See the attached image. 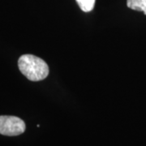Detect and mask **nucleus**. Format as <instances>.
Here are the masks:
<instances>
[{"mask_svg": "<svg viewBox=\"0 0 146 146\" xmlns=\"http://www.w3.org/2000/svg\"><path fill=\"white\" fill-rule=\"evenodd\" d=\"M80 8L84 12H89L94 9L96 0H76Z\"/></svg>", "mask_w": 146, "mask_h": 146, "instance_id": "20e7f679", "label": "nucleus"}, {"mask_svg": "<svg viewBox=\"0 0 146 146\" xmlns=\"http://www.w3.org/2000/svg\"><path fill=\"white\" fill-rule=\"evenodd\" d=\"M127 6L132 10L143 11L146 15V0H127Z\"/></svg>", "mask_w": 146, "mask_h": 146, "instance_id": "7ed1b4c3", "label": "nucleus"}, {"mask_svg": "<svg viewBox=\"0 0 146 146\" xmlns=\"http://www.w3.org/2000/svg\"><path fill=\"white\" fill-rule=\"evenodd\" d=\"M26 128L23 120L9 115L0 116V134L8 136H19L25 132Z\"/></svg>", "mask_w": 146, "mask_h": 146, "instance_id": "f03ea898", "label": "nucleus"}, {"mask_svg": "<svg viewBox=\"0 0 146 146\" xmlns=\"http://www.w3.org/2000/svg\"><path fill=\"white\" fill-rule=\"evenodd\" d=\"M21 73L31 81H40L49 75V67L40 58L33 54H24L18 60Z\"/></svg>", "mask_w": 146, "mask_h": 146, "instance_id": "f257e3e1", "label": "nucleus"}]
</instances>
